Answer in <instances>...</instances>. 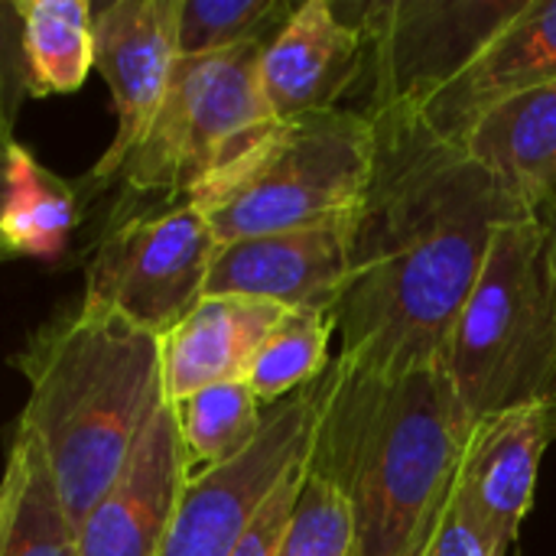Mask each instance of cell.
<instances>
[{"mask_svg":"<svg viewBox=\"0 0 556 556\" xmlns=\"http://www.w3.org/2000/svg\"><path fill=\"white\" fill-rule=\"evenodd\" d=\"M313 459L358 521V556H420L446 515L472 424L443 365L365 375L332 358L319 381Z\"/></svg>","mask_w":556,"mask_h":556,"instance_id":"7a4b0ae2","label":"cell"},{"mask_svg":"<svg viewBox=\"0 0 556 556\" xmlns=\"http://www.w3.org/2000/svg\"><path fill=\"white\" fill-rule=\"evenodd\" d=\"M16 140L13 137H7V134H0V156H7L10 153V147H13Z\"/></svg>","mask_w":556,"mask_h":556,"instance_id":"f546056e","label":"cell"},{"mask_svg":"<svg viewBox=\"0 0 556 556\" xmlns=\"http://www.w3.org/2000/svg\"><path fill=\"white\" fill-rule=\"evenodd\" d=\"M375 124L352 108L274 121L212 173L192 205L218 244L309 228L352 215L375 176Z\"/></svg>","mask_w":556,"mask_h":556,"instance_id":"5b68a950","label":"cell"},{"mask_svg":"<svg viewBox=\"0 0 556 556\" xmlns=\"http://www.w3.org/2000/svg\"><path fill=\"white\" fill-rule=\"evenodd\" d=\"M179 7L182 0H114L94 16V68L111 88L117 127L81 179L88 202L114 182L166 98L179 65Z\"/></svg>","mask_w":556,"mask_h":556,"instance_id":"30bf717a","label":"cell"},{"mask_svg":"<svg viewBox=\"0 0 556 556\" xmlns=\"http://www.w3.org/2000/svg\"><path fill=\"white\" fill-rule=\"evenodd\" d=\"M440 365L469 424L521 404H551L556 417V274L538 218L495 231Z\"/></svg>","mask_w":556,"mask_h":556,"instance_id":"277c9868","label":"cell"},{"mask_svg":"<svg viewBox=\"0 0 556 556\" xmlns=\"http://www.w3.org/2000/svg\"><path fill=\"white\" fill-rule=\"evenodd\" d=\"M189 476L238 459L261 433L267 407L248 381H222L173 404Z\"/></svg>","mask_w":556,"mask_h":556,"instance_id":"44dd1931","label":"cell"},{"mask_svg":"<svg viewBox=\"0 0 556 556\" xmlns=\"http://www.w3.org/2000/svg\"><path fill=\"white\" fill-rule=\"evenodd\" d=\"M173 404H163L117 479L75 528L78 556H156L189 485Z\"/></svg>","mask_w":556,"mask_h":556,"instance_id":"7c38bea8","label":"cell"},{"mask_svg":"<svg viewBox=\"0 0 556 556\" xmlns=\"http://www.w3.org/2000/svg\"><path fill=\"white\" fill-rule=\"evenodd\" d=\"M352 222H319L264 238L218 244L205 296H251L283 309H336L349 280Z\"/></svg>","mask_w":556,"mask_h":556,"instance_id":"8fae6325","label":"cell"},{"mask_svg":"<svg viewBox=\"0 0 556 556\" xmlns=\"http://www.w3.org/2000/svg\"><path fill=\"white\" fill-rule=\"evenodd\" d=\"M10 189H13V182H10V153H7V156H0V264H7V261L16 257L13 248L7 244V235H3V218H7V205H10Z\"/></svg>","mask_w":556,"mask_h":556,"instance_id":"83f0119b","label":"cell"},{"mask_svg":"<svg viewBox=\"0 0 556 556\" xmlns=\"http://www.w3.org/2000/svg\"><path fill=\"white\" fill-rule=\"evenodd\" d=\"M264 46L248 42L215 55L179 59L153 124L111 182L117 186V202L104 231L134 215L189 202L212 173L274 124L257 75Z\"/></svg>","mask_w":556,"mask_h":556,"instance_id":"8992f818","label":"cell"},{"mask_svg":"<svg viewBox=\"0 0 556 556\" xmlns=\"http://www.w3.org/2000/svg\"><path fill=\"white\" fill-rule=\"evenodd\" d=\"M10 10V3H0V134L13 137V104H10V72H7V46H3V13Z\"/></svg>","mask_w":556,"mask_h":556,"instance_id":"4316f807","label":"cell"},{"mask_svg":"<svg viewBox=\"0 0 556 556\" xmlns=\"http://www.w3.org/2000/svg\"><path fill=\"white\" fill-rule=\"evenodd\" d=\"M287 309L251 296H202V303L163 339V388L176 404L222 381H248V371Z\"/></svg>","mask_w":556,"mask_h":556,"instance_id":"2e32d148","label":"cell"},{"mask_svg":"<svg viewBox=\"0 0 556 556\" xmlns=\"http://www.w3.org/2000/svg\"><path fill=\"white\" fill-rule=\"evenodd\" d=\"M0 556H78L39 443L16 430L0 476Z\"/></svg>","mask_w":556,"mask_h":556,"instance_id":"ac0fdd59","label":"cell"},{"mask_svg":"<svg viewBox=\"0 0 556 556\" xmlns=\"http://www.w3.org/2000/svg\"><path fill=\"white\" fill-rule=\"evenodd\" d=\"M541 225H544V231H547V241H551V261H554V274H556V202L538 218Z\"/></svg>","mask_w":556,"mask_h":556,"instance_id":"f1b7e54d","label":"cell"},{"mask_svg":"<svg viewBox=\"0 0 556 556\" xmlns=\"http://www.w3.org/2000/svg\"><path fill=\"white\" fill-rule=\"evenodd\" d=\"M336 332V309H287L248 371L257 401L274 407L313 388L332 365L329 342Z\"/></svg>","mask_w":556,"mask_h":556,"instance_id":"7402d4cb","label":"cell"},{"mask_svg":"<svg viewBox=\"0 0 556 556\" xmlns=\"http://www.w3.org/2000/svg\"><path fill=\"white\" fill-rule=\"evenodd\" d=\"M13 368L29 384L16 430L39 443L59 502L78 528L169 404L163 339L78 303L42 323L13 355Z\"/></svg>","mask_w":556,"mask_h":556,"instance_id":"3957f363","label":"cell"},{"mask_svg":"<svg viewBox=\"0 0 556 556\" xmlns=\"http://www.w3.org/2000/svg\"><path fill=\"white\" fill-rule=\"evenodd\" d=\"M309 459V456H306ZM306 459L300 466H293L287 472V479L274 489V495L267 498V505L261 508V515L254 518L251 531L244 534V541L238 544L235 556H277L280 547V538H283V528H287V518L293 511V502H296V492H300V482H303V469H306Z\"/></svg>","mask_w":556,"mask_h":556,"instance_id":"484cf974","label":"cell"},{"mask_svg":"<svg viewBox=\"0 0 556 556\" xmlns=\"http://www.w3.org/2000/svg\"><path fill=\"white\" fill-rule=\"evenodd\" d=\"M556 417L551 404H521L492 414L469 430L463 453L456 498L492 531L508 551L534 505L538 472Z\"/></svg>","mask_w":556,"mask_h":556,"instance_id":"5bb4252c","label":"cell"},{"mask_svg":"<svg viewBox=\"0 0 556 556\" xmlns=\"http://www.w3.org/2000/svg\"><path fill=\"white\" fill-rule=\"evenodd\" d=\"M556 81V0H528L485 52L417 117L443 140L463 143L495 104Z\"/></svg>","mask_w":556,"mask_h":556,"instance_id":"9a60e30c","label":"cell"},{"mask_svg":"<svg viewBox=\"0 0 556 556\" xmlns=\"http://www.w3.org/2000/svg\"><path fill=\"white\" fill-rule=\"evenodd\" d=\"M23 85L33 98L78 91L94 68V13L88 0H16Z\"/></svg>","mask_w":556,"mask_h":556,"instance_id":"d6986e66","label":"cell"},{"mask_svg":"<svg viewBox=\"0 0 556 556\" xmlns=\"http://www.w3.org/2000/svg\"><path fill=\"white\" fill-rule=\"evenodd\" d=\"M277 556H358V521L349 495L326 466L306 459Z\"/></svg>","mask_w":556,"mask_h":556,"instance_id":"603a6c76","label":"cell"},{"mask_svg":"<svg viewBox=\"0 0 556 556\" xmlns=\"http://www.w3.org/2000/svg\"><path fill=\"white\" fill-rule=\"evenodd\" d=\"M365 36L332 0H303L261 49V91L274 121L336 111L365 75Z\"/></svg>","mask_w":556,"mask_h":556,"instance_id":"4fadbf2b","label":"cell"},{"mask_svg":"<svg viewBox=\"0 0 556 556\" xmlns=\"http://www.w3.org/2000/svg\"><path fill=\"white\" fill-rule=\"evenodd\" d=\"M528 0H391L336 3L365 36L368 108L417 114L443 94L508 26Z\"/></svg>","mask_w":556,"mask_h":556,"instance_id":"52a82bcc","label":"cell"},{"mask_svg":"<svg viewBox=\"0 0 556 556\" xmlns=\"http://www.w3.org/2000/svg\"><path fill=\"white\" fill-rule=\"evenodd\" d=\"M287 0H182L179 59L228 52L248 42H267L293 13Z\"/></svg>","mask_w":556,"mask_h":556,"instance_id":"cb8c5ba5","label":"cell"},{"mask_svg":"<svg viewBox=\"0 0 556 556\" xmlns=\"http://www.w3.org/2000/svg\"><path fill=\"white\" fill-rule=\"evenodd\" d=\"M319 381L267 407L257 440L238 459L189 479L156 556H235L274 489L313 450L323 397Z\"/></svg>","mask_w":556,"mask_h":556,"instance_id":"9c48e42d","label":"cell"},{"mask_svg":"<svg viewBox=\"0 0 556 556\" xmlns=\"http://www.w3.org/2000/svg\"><path fill=\"white\" fill-rule=\"evenodd\" d=\"M368 121L378 156L352 222L336 362L388 378L443 358L495 231L525 212L463 143L437 137L417 114Z\"/></svg>","mask_w":556,"mask_h":556,"instance_id":"6da1fadb","label":"cell"},{"mask_svg":"<svg viewBox=\"0 0 556 556\" xmlns=\"http://www.w3.org/2000/svg\"><path fill=\"white\" fill-rule=\"evenodd\" d=\"M463 150L531 218L556 202V81L485 111Z\"/></svg>","mask_w":556,"mask_h":556,"instance_id":"e0dca14e","label":"cell"},{"mask_svg":"<svg viewBox=\"0 0 556 556\" xmlns=\"http://www.w3.org/2000/svg\"><path fill=\"white\" fill-rule=\"evenodd\" d=\"M215 254L218 238L192 202L134 215L98 238L81 303L166 339L202 303Z\"/></svg>","mask_w":556,"mask_h":556,"instance_id":"ba28073f","label":"cell"},{"mask_svg":"<svg viewBox=\"0 0 556 556\" xmlns=\"http://www.w3.org/2000/svg\"><path fill=\"white\" fill-rule=\"evenodd\" d=\"M420 556H505V547L492 538V531L453 495L446 515L430 534Z\"/></svg>","mask_w":556,"mask_h":556,"instance_id":"d4e9b609","label":"cell"},{"mask_svg":"<svg viewBox=\"0 0 556 556\" xmlns=\"http://www.w3.org/2000/svg\"><path fill=\"white\" fill-rule=\"evenodd\" d=\"M10 182L13 189L3 218L7 244L16 257H59L85 215V192L39 166V160L20 143L10 147Z\"/></svg>","mask_w":556,"mask_h":556,"instance_id":"ffe728a7","label":"cell"}]
</instances>
